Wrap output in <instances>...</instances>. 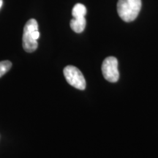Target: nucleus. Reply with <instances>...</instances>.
<instances>
[{
	"label": "nucleus",
	"instance_id": "obj_1",
	"mask_svg": "<svg viewBox=\"0 0 158 158\" xmlns=\"http://www.w3.org/2000/svg\"><path fill=\"white\" fill-rule=\"evenodd\" d=\"M40 37L38 23L35 19H31L27 21L23 28L22 45L25 51L32 53L37 50L38 43L37 39Z\"/></svg>",
	"mask_w": 158,
	"mask_h": 158
},
{
	"label": "nucleus",
	"instance_id": "obj_2",
	"mask_svg": "<svg viewBox=\"0 0 158 158\" xmlns=\"http://www.w3.org/2000/svg\"><path fill=\"white\" fill-rule=\"evenodd\" d=\"M141 9V0H118L117 12L125 22H131L138 17Z\"/></svg>",
	"mask_w": 158,
	"mask_h": 158
},
{
	"label": "nucleus",
	"instance_id": "obj_3",
	"mask_svg": "<svg viewBox=\"0 0 158 158\" xmlns=\"http://www.w3.org/2000/svg\"><path fill=\"white\" fill-rule=\"evenodd\" d=\"M63 73L69 84L78 89H85L86 85V81L82 73L78 68L73 65H68L65 67Z\"/></svg>",
	"mask_w": 158,
	"mask_h": 158
},
{
	"label": "nucleus",
	"instance_id": "obj_4",
	"mask_svg": "<svg viewBox=\"0 0 158 158\" xmlns=\"http://www.w3.org/2000/svg\"><path fill=\"white\" fill-rule=\"evenodd\" d=\"M102 73L108 81H118L119 73L118 70V60L114 56H108L104 59L102 64Z\"/></svg>",
	"mask_w": 158,
	"mask_h": 158
},
{
	"label": "nucleus",
	"instance_id": "obj_5",
	"mask_svg": "<svg viewBox=\"0 0 158 158\" xmlns=\"http://www.w3.org/2000/svg\"><path fill=\"white\" fill-rule=\"evenodd\" d=\"M71 29L76 33H81L84 31L86 25V21L85 17L73 18L70 21Z\"/></svg>",
	"mask_w": 158,
	"mask_h": 158
},
{
	"label": "nucleus",
	"instance_id": "obj_6",
	"mask_svg": "<svg viewBox=\"0 0 158 158\" xmlns=\"http://www.w3.org/2000/svg\"><path fill=\"white\" fill-rule=\"evenodd\" d=\"M86 13H87L86 7L84 5L80 3L75 5L72 10V15L73 18L85 17V15H86Z\"/></svg>",
	"mask_w": 158,
	"mask_h": 158
},
{
	"label": "nucleus",
	"instance_id": "obj_7",
	"mask_svg": "<svg viewBox=\"0 0 158 158\" xmlns=\"http://www.w3.org/2000/svg\"><path fill=\"white\" fill-rule=\"evenodd\" d=\"M12 68V63L8 60L0 62V78L7 73Z\"/></svg>",
	"mask_w": 158,
	"mask_h": 158
},
{
	"label": "nucleus",
	"instance_id": "obj_8",
	"mask_svg": "<svg viewBox=\"0 0 158 158\" xmlns=\"http://www.w3.org/2000/svg\"><path fill=\"white\" fill-rule=\"evenodd\" d=\"M2 5H3V0H0V9H1Z\"/></svg>",
	"mask_w": 158,
	"mask_h": 158
}]
</instances>
